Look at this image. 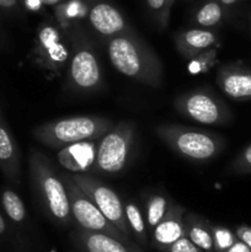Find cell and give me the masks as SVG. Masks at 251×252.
<instances>
[{
	"label": "cell",
	"mask_w": 251,
	"mask_h": 252,
	"mask_svg": "<svg viewBox=\"0 0 251 252\" xmlns=\"http://www.w3.org/2000/svg\"><path fill=\"white\" fill-rule=\"evenodd\" d=\"M107 52L113 68L126 78L152 88L161 85V61L132 30L108 39Z\"/></svg>",
	"instance_id": "cell-1"
},
{
	"label": "cell",
	"mask_w": 251,
	"mask_h": 252,
	"mask_svg": "<svg viewBox=\"0 0 251 252\" xmlns=\"http://www.w3.org/2000/svg\"><path fill=\"white\" fill-rule=\"evenodd\" d=\"M29 164L32 189L46 213L58 223H70L73 217L62 175L59 176L51 160L37 150L31 152Z\"/></svg>",
	"instance_id": "cell-2"
},
{
	"label": "cell",
	"mask_w": 251,
	"mask_h": 252,
	"mask_svg": "<svg viewBox=\"0 0 251 252\" xmlns=\"http://www.w3.org/2000/svg\"><path fill=\"white\" fill-rule=\"evenodd\" d=\"M112 127L110 120L100 116H74L38 126L33 135L46 147L61 150L76 143L100 139Z\"/></svg>",
	"instance_id": "cell-3"
},
{
	"label": "cell",
	"mask_w": 251,
	"mask_h": 252,
	"mask_svg": "<svg viewBox=\"0 0 251 252\" xmlns=\"http://www.w3.org/2000/svg\"><path fill=\"white\" fill-rule=\"evenodd\" d=\"M155 133L172 152L194 162L214 159L225 147L224 139L218 134L180 125H160Z\"/></svg>",
	"instance_id": "cell-4"
},
{
	"label": "cell",
	"mask_w": 251,
	"mask_h": 252,
	"mask_svg": "<svg viewBox=\"0 0 251 252\" xmlns=\"http://www.w3.org/2000/svg\"><path fill=\"white\" fill-rule=\"evenodd\" d=\"M135 137V125L122 121L97 139L91 171L100 175L118 174L126 167Z\"/></svg>",
	"instance_id": "cell-5"
},
{
	"label": "cell",
	"mask_w": 251,
	"mask_h": 252,
	"mask_svg": "<svg viewBox=\"0 0 251 252\" xmlns=\"http://www.w3.org/2000/svg\"><path fill=\"white\" fill-rule=\"evenodd\" d=\"M64 185H65L66 194H68L69 204H70L71 217L78 223L79 228L94 233H101L105 235L115 238L121 241H130L126 235H123L115 225L107 220L100 209L94 204V202L85 194V192L74 181L71 174L62 175Z\"/></svg>",
	"instance_id": "cell-6"
},
{
	"label": "cell",
	"mask_w": 251,
	"mask_h": 252,
	"mask_svg": "<svg viewBox=\"0 0 251 252\" xmlns=\"http://www.w3.org/2000/svg\"><path fill=\"white\" fill-rule=\"evenodd\" d=\"M174 107L181 116L201 125L223 126L231 120L226 103L208 90L182 94L174 101Z\"/></svg>",
	"instance_id": "cell-7"
},
{
	"label": "cell",
	"mask_w": 251,
	"mask_h": 252,
	"mask_svg": "<svg viewBox=\"0 0 251 252\" xmlns=\"http://www.w3.org/2000/svg\"><path fill=\"white\" fill-rule=\"evenodd\" d=\"M71 176L78 186L85 192L86 196L100 209L101 213L107 218V220L130 240L132 231L126 219L125 204L122 203L118 194L100 180L86 172H75L71 174Z\"/></svg>",
	"instance_id": "cell-8"
},
{
	"label": "cell",
	"mask_w": 251,
	"mask_h": 252,
	"mask_svg": "<svg viewBox=\"0 0 251 252\" xmlns=\"http://www.w3.org/2000/svg\"><path fill=\"white\" fill-rule=\"evenodd\" d=\"M69 86L78 93H93L101 86L100 64L88 41L76 42L68 70Z\"/></svg>",
	"instance_id": "cell-9"
},
{
	"label": "cell",
	"mask_w": 251,
	"mask_h": 252,
	"mask_svg": "<svg viewBox=\"0 0 251 252\" xmlns=\"http://www.w3.org/2000/svg\"><path fill=\"white\" fill-rule=\"evenodd\" d=\"M186 236L185 226V209L177 203H172L169 211L153 229L152 243L157 250L164 252L179 239Z\"/></svg>",
	"instance_id": "cell-10"
},
{
	"label": "cell",
	"mask_w": 251,
	"mask_h": 252,
	"mask_svg": "<svg viewBox=\"0 0 251 252\" xmlns=\"http://www.w3.org/2000/svg\"><path fill=\"white\" fill-rule=\"evenodd\" d=\"M217 84L224 95L235 101L251 100V69L240 65H224L217 74Z\"/></svg>",
	"instance_id": "cell-11"
},
{
	"label": "cell",
	"mask_w": 251,
	"mask_h": 252,
	"mask_svg": "<svg viewBox=\"0 0 251 252\" xmlns=\"http://www.w3.org/2000/svg\"><path fill=\"white\" fill-rule=\"evenodd\" d=\"M0 170L15 185L21 180V157L17 143L9 127L0 117Z\"/></svg>",
	"instance_id": "cell-12"
},
{
	"label": "cell",
	"mask_w": 251,
	"mask_h": 252,
	"mask_svg": "<svg viewBox=\"0 0 251 252\" xmlns=\"http://www.w3.org/2000/svg\"><path fill=\"white\" fill-rule=\"evenodd\" d=\"M89 20L94 30L108 39L130 30L122 14L106 2L94 5L89 12Z\"/></svg>",
	"instance_id": "cell-13"
},
{
	"label": "cell",
	"mask_w": 251,
	"mask_h": 252,
	"mask_svg": "<svg viewBox=\"0 0 251 252\" xmlns=\"http://www.w3.org/2000/svg\"><path fill=\"white\" fill-rule=\"evenodd\" d=\"M76 241L84 252H145L132 241H121L101 233L79 229Z\"/></svg>",
	"instance_id": "cell-14"
},
{
	"label": "cell",
	"mask_w": 251,
	"mask_h": 252,
	"mask_svg": "<svg viewBox=\"0 0 251 252\" xmlns=\"http://www.w3.org/2000/svg\"><path fill=\"white\" fill-rule=\"evenodd\" d=\"M96 142L97 140H88L63 148L58 155L59 164L69 170L71 174L86 172L93 166Z\"/></svg>",
	"instance_id": "cell-15"
},
{
	"label": "cell",
	"mask_w": 251,
	"mask_h": 252,
	"mask_svg": "<svg viewBox=\"0 0 251 252\" xmlns=\"http://www.w3.org/2000/svg\"><path fill=\"white\" fill-rule=\"evenodd\" d=\"M217 42V34L207 29H192L180 32L175 37V44L180 54L186 58L197 56L211 48Z\"/></svg>",
	"instance_id": "cell-16"
},
{
	"label": "cell",
	"mask_w": 251,
	"mask_h": 252,
	"mask_svg": "<svg viewBox=\"0 0 251 252\" xmlns=\"http://www.w3.org/2000/svg\"><path fill=\"white\" fill-rule=\"evenodd\" d=\"M37 52L39 56H43L47 61V64L52 63L53 65H58L59 63L65 61L68 57V52L64 49L63 44L59 42L58 33L54 29L47 26L46 29L41 30L37 39Z\"/></svg>",
	"instance_id": "cell-17"
},
{
	"label": "cell",
	"mask_w": 251,
	"mask_h": 252,
	"mask_svg": "<svg viewBox=\"0 0 251 252\" xmlns=\"http://www.w3.org/2000/svg\"><path fill=\"white\" fill-rule=\"evenodd\" d=\"M186 235L204 252H216L213 245L211 224L196 214H187L185 218Z\"/></svg>",
	"instance_id": "cell-18"
},
{
	"label": "cell",
	"mask_w": 251,
	"mask_h": 252,
	"mask_svg": "<svg viewBox=\"0 0 251 252\" xmlns=\"http://www.w3.org/2000/svg\"><path fill=\"white\" fill-rule=\"evenodd\" d=\"M171 204V201L166 194L154 193L148 198L145 207V223L150 230L153 231V229L160 223Z\"/></svg>",
	"instance_id": "cell-19"
},
{
	"label": "cell",
	"mask_w": 251,
	"mask_h": 252,
	"mask_svg": "<svg viewBox=\"0 0 251 252\" xmlns=\"http://www.w3.org/2000/svg\"><path fill=\"white\" fill-rule=\"evenodd\" d=\"M125 214L126 219H127L128 226H129L130 231L137 239L139 245L145 246L148 244V236H147V228H145V221L143 218V214L138 206L133 202H128L125 204Z\"/></svg>",
	"instance_id": "cell-20"
},
{
	"label": "cell",
	"mask_w": 251,
	"mask_h": 252,
	"mask_svg": "<svg viewBox=\"0 0 251 252\" xmlns=\"http://www.w3.org/2000/svg\"><path fill=\"white\" fill-rule=\"evenodd\" d=\"M1 206L5 214L14 223H22L26 218V208L19 194L10 189L1 192Z\"/></svg>",
	"instance_id": "cell-21"
},
{
	"label": "cell",
	"mask_w": 251,
	"mask_h": 252,
	"mask_svg": "<svg viewBox=\"0 0 251 252\" xmlns=\"http://www.w3.org/2000/svg\"><path fill=\"white\" fill-rule=\"evenodd\" d=\"M223 17V10L217 1H209L204 4L196 14V22L202 27H213L220 22Z\"/></svg>",
	"instance_id": "cell-22"
},
{
	"label": "cell",
	"mask_w": 251,
	"mask_h": 252,
	"mask_svg": "<svg viewBox=\"0 0 251 252\" xmlns=\"http://www.w3.org/2000/svg\"><path fill=\"white\" fill-rule=\"evenodd\" d=\"M212 236H213V245L216 252H225L238 240L236 234L229 230L225 226L211 225Z\"/></svg>",
	"instance_id": "cell-23"
},
{
	"label": "cell",
	"mask_w": 251,
	"mask_h": 252,
	"mask_svg": "<svg viewBox=\"0 0 251 252\" xmlns=\"http://www.w3.org/2000/svg\"><path fill=\"white\" fill-rule=\"evenodd\" d=\"M234 175H251V144L244 148L229 166Z\"/></svg>",
	"instance_id": "cell-24"
},
{
	"label": "cell",
	"mask_w": 251,
	"mask_h": 252,
	"mask_svg": "<svg viewBox=\"0 0 251 252\" xmlns=\"http://www.w3.org/2000/svg\"><path fill=\"white\" fill-rule=\"evenodd\" d=\"M164 252H204L203 250L198 248L196 244L192 243L188 239V236H184V238L179 239L175 241L172 245H170Z\"/></svg>",
	"instance_id": "cell-25"
},
{
	"label": "cell",
	"mask_w": 251,
	"mask_h": 252,
	"mask_svg": "<svg viewBox=\"0 0 251 252\" xmlns=\"http://www.w3.org/2000/svg\"><path fill=\"white\" fill-rule=\"evenodd\" d=\"M147 4L149 9L153 11V14L159 20V22H161L165 6H166V0H147Z\"/></svg>",
	"instance_id": "cell-26"
},
{
	"label": "cell",
	"mask_w": 251,
	"mask_h": 252,
	"mask_svg": "<svg viewBox=\"0 0 251 252\" xmlns=\"http://www.w3.org/2000/svg\"><path fill=\"white\" fill-rule=\"evenodd\" d=\"M236 238L245 243L251 249V228L248 225H240L236 229Z\"/></svg>",
	"instance_id": "cell-27"
},
{
	"label": "cell",
	"mask_w": 251,
	"mask_h": 252,
	"mask_svg": "<svg viewBox=\"0 0 251 252\" xmlns=\"http://www.w3.org/2000/svg\"><path fill=\"white\" fill-rule=\"evenodd\" d=\"M175 0H166V6H165V11L164 15H162L161 22H160V26L161 29H166L167 24H169V19H170V11H171V7L174 5Z\"/></svg>",
	"instance_id": "cell-28"
},
{
	"label": "cell",
	"mask_w": 251,
	"mask_h": 252,
	"mask_svg": "<svg viewBox=\"0 0 251 252\" xmlns=\"http://www.w3.org/2000/svg\"><path fill=\"white\" fill-rule=\"evenodd\" d=\"M225 252H251V249L241 240H236Z\"/></svg>",
	"instance_id": "cell-29"
},
{
	"label": "cell",
	"mask_w": 251,
	"mask_h": 252,
	"mask_svg": "<svg viewBox=\"0 0 251 252\" xmlns=\"http://www.w3.org/2000/svg\"><path fill=\"white\" fill-rule=\"evenodd\" d=\"M17 0H0V9L5 11H11L16 7Z\"/></svg>",
	"instance_id": "cell-30"
},
{
	"label": "cell",
	"mask_w": 251,
	"mask_h": 252,
	"mask_svg": "<svg viewBox=\"0 0 251 252\" xmlns=\"http://www.w3.org/2000/svg\"><path fill=\"white\" fill-rule=\"evenodd\" d=\"M42 0H25V5L30 10H38L42 5Z\"/></svg>",
	"instance_id": "cell-31"
},
{
	"label": "cell",
	"mask_w": 251,
	"mask_h": 252,
	"mask_svg": "<svg viewBox=\"0 0 251 252\" xmlns=\"http://www.w3.org/2000/svg\"><path fill=\"white\" fill-rule=\"evenodd\" d=\"M5 231H6V221H5L4 217L0 213V236L4 235Z\"/></svg>",
	"instance_id": "cell-32"
},
{
	"label": "cell",
	"mask_w": 251,
	"mask_h": 252,
	"mask_svg": "<svg viewBox=\"0 0 251 252\" xmlns=\"http://www.w3.org/2000/svg\"><path fill=\"white\" fill-rule=\"evenodd\" d=\"M236 1H238V0H220L221 4H223V5H226V6H229V5L235 4Z\"/></svg>",
	"instance_id": "cell-33"
},
{
	"label": "cell",
	"mask_w": 251,
	"mask_h": 252,
	"mask_svg": "<svg viewBox=\"0 0 251 252\" xmlns=\"http://www.w3.org/2000/svg\"><path fill=\"white\" fill-rule=\"evenodd\" d=\"M43 2H47V4H56L58 0H42Z\"/></svg>",
	"instance_id": "cell-34"
},
{
	"label": "cell",
	"mask_w": 251,
	"mask_h": 252,
	"mask_svg": "<svg viewBox=\"0 0 251 252\" xmlns=\"http://www.w3.org/2000/svg\"><path fill=\"white\" fill-rule=\"evenodd\" d=\"M0 117H1V116H0Z\"/></svg>",
	"instance_id": "cell-35"
}]
</instances>
